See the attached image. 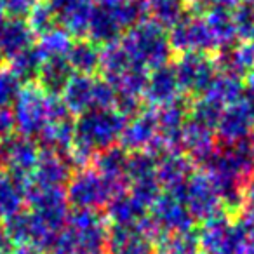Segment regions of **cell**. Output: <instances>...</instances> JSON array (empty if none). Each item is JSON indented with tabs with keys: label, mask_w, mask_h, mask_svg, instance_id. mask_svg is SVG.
<instances>
[{
	"label": "cell",
	"mask_w": 254,
	"mask_h": 254,
	"mask_svg": "<svg viewBox=\"0 0 254 254\" xmlns=\"http://www.w3.org/2000/svg\"><path fill=\"white\" fill-rule=\"evenodd\" d=\"M202 254H246L253 244L240 228H230L223 223L205 226L200 240Z\"/></svg>",
	"instance_id": "1"
},
{
	"label": "cell",
	"mask_w": 254,
	"mask_h": 254,
	"mask_svg": "<svg viewBox=\"0 0 254 254\" xmlns=\"http://www.w3.org/2000/svg\"><path fill=\"white\" fill-rule=\"evenodd\" d=\"M110 254H153L152 242L136 230H115L108 240Z\"/></svg>",
	"instance_id": "2"
},
{
	"label": "cell",
	"mask_w": 254,
	"mask_h": 254,
	"mask_svg": "<svg viewBox=\"0 0 254 254\" xmlns=\"http://www.w3.org/2000/svg\"><path fill=\"white\" fill-rule=\"evenodd\" d=\"M166 254H202V251L195 237L185 233V235H180L174 240H171Z\"/></svg>",
	"instance_id": "3"
},
{
	"label": "cell",
	"mask_w": 254,
	"mask_h": 254,
	"mask_svg": "<svg viewBox=\"0 0 254 254\" xmlns=\"http://www.w3.org/2000/svg\"><path fill=\"white\" fill-rule=\"evenodd\" d=\"M7 249H9V237H7V233L0 230V253Z\"/></svg>",
	"instance_id": "4"
},
{
	"label": "cell",
	"mask_w": 254,
	"mask_h": 254,
	"mask_svg": "<svg viewBox=\"0 0 254 254\" xmlns=\"http://www.w3.org/2000/svg\"><path fill=\"white\" fill-rule=\"evenodd\" d=\"M246 254H254V246H251L249 249L246 251Z\"/></svg>",
	"instance_id": "5"
},
{
	"label": "cell",
	"mask_w": 254,
	"mask_h": 254,
	"mask_svg": "<svg viewBox=\"0 0 254 254\" xmlns=\"http://www.w3.org/2000/svg\"><path fill=\"white\" fill-rule=\"evenodd\" d=\"M0 254H11V253H7V251H2V253H0Z\"/></svg>",
	"instance_id": "6"
}]
</instances>
